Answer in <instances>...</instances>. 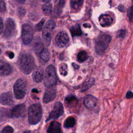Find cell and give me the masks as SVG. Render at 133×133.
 <instances>
[{
    "mask_svg": "<svg viewBox=\"0 0 133 133\" xmlns=\"http://www.w3.org/2000/svg\"><path fill=\"white\" fill-rule=\"evenodd\" d=\"M19 65L21 71L24 74H29L35 66L33 57L30 54H22L19 59Z\"/></svg>",
    "mask_w": 133,
    "mask_h": 133,
    "instance_id": "6da1fadb",
    "label": "cell"
},
{
    "mask_svg": "<svg viewBox=\"0 0 133 133\" xmlns=\"http://www.w3.org/2000/svg\"><path fill=\"white\" fill-rule=\"evenodd\" d=\"M42 108L39 103L31 105L28 109V122L30 125H35L41 119Z\"/></svg>",
    "mask_w": 133,
    "mask_h": 133,
    "instance_id": "7a4b0ae2",
    "label": "cell"
},
{
    "mask_svg": "<svg viewBox=\"0 0 133 133\" xmlns=\"http://www.w3.org/2000/svg\"><path fill=\"white\" fill-rule=\"evenodd\" d=\"M111 40L110 35L101 34L97 38L95 43L96 52L99 55H103L108 47Z\"/></svg>",
    "mask_w": 133,
    "mask_h": 133,
    "instance_id": "3957f363",
    "label": "cell"
},
{
    "mask_svg": "<svg viewBox=\"0 0 133 133\" xmlns=\"http://www.w3.org/2000/svg\"><path fill=\"white\" fill-rule=\"evenodd\" d=\"M57 77L55 68L53 65H49L46 70L44 77V85L48 87H51L57 84Z\"/></svg>",
    "mask_w": 133,
    "mask_h": 133,
    "instance_id": "277c9868",
    "label": "cell"
},
{
    "mask_svg": "<svg viewBox=\"0 0 133 133\" xmlns=\"http://www.w3.org/2000/svg\"><path fill=\"white\" fill-rule=\"evenodd\" d=\"M55 26V22L52 20H49L46 23L43 30V38L47 46L50 44L52 31Z\"/></svg>",
    "mask_w": 133,
    "mask_h": 133,
    "instance_id": "5b68a950",
    "label": "cell"
},
{
    "mask_svg": "<svg viewBox=\"0 0 133 133\" xmlns=\"http://www.w3.org/2000/svg\"><path fill=\"white\" fill-rule=\"evenodd\" d=\"M26 82L22 79H18L14 86V93L16 98L22 99L26 94Z\"/></svg>",
    "mask_w": 133,
    "mask_h": 133,
    "instance_id": "8992f818",
    "label": "cell"
},
{
    "mask_svg": "<svg viewBox=\"0 0 133 133\" xmlns=\"http://www.w3.org/2000/svg\"><path fill=\"white\" fill-rule=\"evenodd\" d=\"M33 31L32 27L27 24H23L22 27V39L24 45L29 44L32 39Z\"/></svg>",
    "mask_w": 133,
    "mask_h": 133,
    "instance_id": "52a82bcc",
    "label": "cell"
},
{
    "mask_svg": "<svg viewBox=\"0 0 133 133\" xmlns=\"http://www.w3.org/2000/svg\"><path fill=\"white\" fill-rule=\"evenodd\" d=\"M16 33V25L14 21L10 18L6 20L5 25L4 36L7 38H11Z\"/></svg>",
    "mask_w": 133,
    "mask_h": 133,
    "instance_id": "ba28073f",
    "label": "cell"
},
{
    "mask_svg": "<svg viewBox=\"0 0 133 133\" xmlns=\"http://www.w3.org/2000/svg\"><path fill=\"white\" fill-rule=\"evenodd\" d=\"M64 112V109L62 104L60 102H57L55 103L52 111L49 113V116L46 120V122L51 120L55 119L61 116Z\"/></svg>",
    "mask_w": 133,
    "mask_h": 133,
    "instance_id": "9c48e42d",
    "label": "cell"
},
{
    "mask_svg": "<svg viewBox=\"0 0 133 133\" xmlns=\"http://www.w3.org/2000/svg\"><path fill=\"white\" fill-rule=\"evenodd\" d=\"M26 108L24 104L15 106L9 111V117L12 118L24 117L25 116Z\"/></svg>",
    "mask_w": 133,
    "mask_h": 133,
    "instance_id": "30bf717a",
    "label": "cell"
},
{
    "mask_svg": "<svg viewBox=\"0 0 133 133\" xmlns=\"http://www.w3.org/2000/svg\"><path fill=\"white\" fill-rule=\"evenodd\" d=\"M69 41L68 34L64 31H61L58 33L56 38L55 42L56 45L60 48L64 47L67 45Z\"/></svg>",
    "mask_w": 133,
    "mask_h": 133,
    "instance_id": "8fae6325",
    "label": "cell"
},
{
    "mask_svg": "<svg viewBox=\"0 0 133 133\" xmlns=\"http://www.w3.org/2000/svg\"><path fill=\"white\" fill-rule=\"evenodd\" d=\"M0 103L5 105H11L14 103L13 97L10 92H6L0 96Z\"/></svg>",
    "mask_w": 133,
    "mask_h": 133,
    "instance_id": "7c38bea8",
    "label": "cell"
},
{
    "mask_svg": "<svg viewBox=\"0 0 133 133\" xmlns=\"http://www.w3.org/2000/svg\"><path fill=\"white\" fill-rule=\"evenodd\" d=\"M56 96V90L54 87H49L46 91L44 98L43 102L45 103L52 101Z\"/></svg>",
    "mask_w": 133,
    "mask_h": 133,
    "instance_id": "4fadbf2b",
    "label": "cell"
},
{
    "mask_svg": "<svg viewBox=\"0 0 133 133\" xmlns=\"http://www.w3.org/2000/svg\"><path fill=\"white\" fill-rule=\"evenodd\" d=\"M97 103V99L94 96L88 95L84 100V104L88 109L94 108Z\"/></svg>",
    "mask_w": 133,
    "mask_h": 133,
    "instance_id": "5bb4252c",
    "label": "cell"
},
{
    "mask_svg": "<svg viewBox=\"0 0 133 133\" xmlns=\"http://www.w3.org/2000/svg\"><path fill=\"white\" fill-rule=\"evenodd\" d=\"M47 133H62V129L61 124L57 121H52L47 130Z\"/></svg>",
    "mask_w": 133,
    "mask_h": 133,
    "instance_id": "9a60e30c",
    "label": "cell"
},
{
    "mask_svg": "<svg viewBox=\"0 0 133 133\" xmlns=\"http://www.w3.org/2000/svg\"><path fill=\"white\" fill-rule=\"evenodd\" d=\"M99 21L100 25L105 27L110 25L113 23V19L109 15L103 14L99 17Z\"/></svg>",
    "mask_w": 133,
    "mask_h": 133,
    "instance_id": "2e32d148",
    "label": "cell"
},
{
    "mask_svg": "<svg viewBox=\"0 0 133 133\" xmlns=\"http://www.w3.org/2000/svg\"><path fill=\"white\" fill-rule=\"evenodd\" d=\"M11 72L10 66L8 63L0 60V75H8Z\"/></svg>",
    "mask_w": 133,
    "mask_h": 133,
    "instance_id": "e0dca14e",
    "label": "cell"
},
{
    "mask_svg": "<svg viewBox=\"0 0 133 133\" xmlns=\"http://www.w3.org/2000/svg\"><path fill=\"white\" fill-rule=\"evenodd\" d=\"M44 77V73L42 69L37 68L33 73L32 77L33 80L36 82H40L42 81Z\"/></svg>",
    "mask_w": 133,
    "mask_h": 133,
    "instance_id": "ac0fdd59",
    "label": "cell"
},
{
    "mask_svg": "<svg viewBox=\"0 0 133 133\" xmlns=\"http://www.w3.org/2000/svg\"><path fill=\"white\" fill-rule=\"evenodd\" d=\"M95 83V79L93 78H89L88 79H86L84 83L82 84L81 90L82 91L87 90L88 89L90 88Z\"/></svg>",
    "mask_w": 133,
    "mask_h": 133,
    "instance_id": "d6986e66",
    "label": "cell"
},
{
    "mask_svg": "<svg viewBox=\"0 0 133 133\" xmlns=\"http://www.w3.org/2000/svg\"><path fill=\"white\" fill-rule=\"evenodd\" d=\"M76 123L75 118L73 116H69L65 120L63 126L66 128H70L73 127Z\"/></svg>",
    "mask_w": 133,
    "mask_h": 133,
    "instance_id": "ffe728a7",
    "label": "cell"
},
{
    "mask_svg": "<svg viewBox=\"0 0 133 133\" xmlns=\"http://www.w3.org/2000/svg\"><path fill=\"white\" fill-rule=\"evenodd\" d=\"M70 32L73 37L75 36H79L82 34L80 26L78 24H76L70 28Z\"/></svg>",
    "mask_w": 133,
    "mask_h": 133,
    "instance_id": "44dd1931",
    "label": "cell"
},
{
    "mask_svg": "<svg viewBox=\"0 0 133 133\" xmlns=\"http://www.w3.org/2000/svg\"><path fill=\"white\" fill-rule=\"evenodd\" d=\"M65 101L66 104L71 107H73L77 103V99L74 96H68L65 98Z\"/></svg>",
    "mask_w": 133,
    "mask_h": 133,
    "instance_id": "7402d4cb",
    "label": "cell"
},
{
    "mask_svg": "<svg viewBox=\"0 0 133 133\" xmlns=\"http://www.w3.org/2000/svg\"><path fill=\"white\" fill-rule=\"evenodd\" d=\"M37 40L35 41L34 44V50L36 53L40 54V52L44 49V45L40 38H37Z\"/></svg>",
    "mask_w": 133,
    "mask_h": 133,
    "instance_id": "603a6c76",
    "label": "cell"
},
{
    "mask_svg": "<svg viewBox=\"0 0 133 133\" xmlns=\"http://www.w3.org/2000/svg\"><path fill=\"white\" fill-rule=\"evenodd\" d=\"M42 9L46 15H49L52 12V5L49 3H46L42 6Z\"/></svg>",
    "mask_w": 133,
    "mask_h": 133,
    "instance_id": "cb8c5ba5",
    "label": "cell"
},
{
    "mask_svg": "<svg viewBox=\"0 0 133 133\" xmlns=\"http://www.w3.org/2000/svg\"><path fill=\"white\" fill-rule=\"evenodd\" d=\"M88 54L86 51H84V50H82L79 52L77 56V60L79 62H83L85 61L88 59Z\"/></svg>",
    "mask_w": 133,
    "mask_h": 133,
    "instance_id": "d4e9b609",
    "label": "cell"
},
{
    "mask_svg": "<svg viewBox=\"0 0 133 133\" xmlns=\"http://www.w3.org/2000/svg\"><path fill=\"white\" fill-rule=\"evenodd\" d=\"M39 56L41 59L45 62L48 61L50 58V54L48 50L47 49H44L40 52Z\"/></svg>",
    "mask_w": 133,
    "mask_h": 133,
    "instance_id": "484cf974",
    "label": "cell"
},
{
    "mask_svg": "<svg viewBox=\"0 0 133 133\" xmlns=\"http://www.w3.org/2000/svg\"><path fill=\"white\" fill-rule=\"evenodd\" d=\"M83 1H71V6L72 9L77 10L80 9L83 5Z\"/></svg>",
    "mask_w": 133,
    "mask_h": 133,
    "instance_id": "4316f807",
    "label": "cell"
},
{
    "mask_svg": "<svg viewBox=\"0 0 133 133\" xmlns=\"http://www.w3.org/2000/svg\"><path fill=\"white\" fill-rule=\"evenodd\" d=\"M7 117H9V111L6 109H1L0 110V118L1 121L4 120Z\"/></svg>",
    "mask_w": 133,
    "mask_h": 133,
    "instance_id": "83f0119b",
    "label": "cell"
},
{
    "mask_svg": "<svg viewBox=\"0 0 133 133\" xmlns=\"http://www.w3.org/2000/svg\"><path fill=\"white\" fill-rule=\"evenodd\" d=\"M59 71L61 75L66 76L68 74V66L65 63H61L59 66Z\"/></svg>",
    "mask_w": 133,
    "mask_h": 133,
    "instance_id": "f1b7e54d",
    "label": "cell"
},
{
    "mask_svg": "<svg viewBox=\"0 0 133 133\" xmlns=\"http://www.w3.org/2000/svg\"><path fill=\"white\" fill-rule=\"evenodd\" d=\"M64 1H60L59 2V3L57 6V8H56L57 13H60L61 12L62 8L64 6Z\"/></svg>",
    "mask_w": 133,
    "mask_h": 133,
    "instance_id": "f546056e",
    "label": "cell"
},
{
    "mask_svg": "<svg viewBox=\"0 0 133 133\" xmlns=\"http://www.w3.org/2000/svg\"><path fill=\"white\" fill-rule=\"evenodd\" d=\"M13 132L14 129L11 126H6L3 129L1 133H13Z\"/></svg>",
    "mask_w": 133,
    "mask_h": 133,
    "instance_id": "4dcf8cb0",
    "label": "cell"
},
{
    "mask_svg": "<svg viewBox=\"0 0 133 133\" xmlns=\"http://www.w3.org/2000/svg\"><path fill=\"white\" fill-rule=\"evenodd\" d=\"M44 22H45V19H43L38 24H36V29L38 31H41V30L42 29V28L43 26V25L44 24Z\"/></svg>",
    "mask_w": 133,
    "mask_h": 133,
    "instance_id": "1f68e13d",
    "label": "cell"
},
{
    "mask_svg": "<svg viewBox=\"0 0 133 133\" xmlns=\"http://www.w3.org/2000/svg\"><path fill=\"white\" fill-rule=\"evenodd\" d=\"M126 34V31L125 30H120L117 34V37L118 38H123L124 37Z\"/></svg>",
    "mask_w": 133,
    "mask_h": 133,
    "instance_id": "d6a6232c",
    "label": "cell"
},
{
    "mask_svg": "<svg viewBox=\"0 0 133 133\" xmlns=\"http://www.w3.org/2000/svg\"><path fill=\"white\" fill-rule=\"evenodd\" d=\"M6 9V4L4 1H0V11L4 12Z\"/></svg>",
    "mask_w": 133,
    "mask_h": 133,
    "instance_id": "836d02e7",
    "label": "cell"
},
{
    "mask_svg": "<svg viewBox=\"0 0 133 133\" xmlns=\"http://www.w3.org/2000/svg\"><path fill=\"white\" fill-rule=\"evenodd\" d=\"M128 16L129 17V18L130 20H132L133 18V6L130 7L129 10H128Z\"/></svg>",
    "mask_w": 133,
    "mask_h": 133,
    "instance_id": "e575fe53",
    "label": "cell"
},
{
    "mask_svg": "<svg viewBox=\"0 0 133 133\" xmlns=\"http://www.w3.org/2000/svg\"><path fill=\"white\" fill-rule=\"evenodd\" d=\"M132 97H133V93L130 91H128L126 94V98L128 99H130Z\"/></svg>",
    "mask_w": 133,
    "mask_h": 133,
    "instance_id": "d590c367",
    "label": "cell"
},
{
    "mask_svg": "<svg viewBox=\"0 0 133 133\" xmlns=\"http://www.w3.org/2000/svg\"><path fill=\"white\" fill-rule=\"evenodd\" d=\"M3 20L2 19H1V18H0V35L3 31Z\"/></svg>",
    "mask_w": 133,
    "mask_h": 133,
    "instance_id": "8d00e7d4",
    "label": "cell"
},
{
    "mask_svg": "<svg viewBox=\"0 0 133 133\" xmlns=\"http://www.w3.org/2000/svg\"><path fill=\"white\" fill-rule=\"evenodd\" d=\"M118 9L119 11H123L124 12L125 11V8L123 6V5H119L118 7Z\"/></svg>",
    "mask_w": 133,
    "mask_h": 133,
    "instance_id": "74e56055",
    "label": "cell"
},
{
    "mask_svg": "<svg viewBox=\"0 0 133 133\" xmlns=\"http://www.w3.org/2000/svg\"><path fill=\"white\" fill-rule=\"evenodd\" d=\"M7 53L8 54V57H9L10 59H12V58H14V54L13 52L9 51V52H7Z\"/></svg>",
    "mask_w": 133,
    "mask_h": 133,
    "instance_id": "f35d334b",
    "label": "cell"
},
{
    "mask_svg": "<svg viewBox=\"0 0 133 133\" xmlns=\"http://www.w3.org/2000/svg\"><path fill=\"white\" fill-rule=\"evenodd\" d=\"M72 65H73V68H74V69H75V70H77V69H79V65H77V64H76L75 63H72Z\"/></svg>",
    "mask_w": 133,
    "mask_h": 133,
    "instance_id": "ab89813d",
    "label": "cell"
},
{
    "mask_svg": "<svg viewBox=\"0 0 133 133\" xmlns=\"http://www.w3.org/2000/svg\"><path fill=\"white\" fill-rule=\"evenodd\" d=\"M83 26L85 27V28H90L91 25L89 23H84V24H83Z\"/></svg>",
    "mask_w": 133,
    "mask_h": 133,
    "instance_id": "60d3db41",
    "label": "cell"
},
{
    "mask_svg": "<svg viewBox=\"0 0 133 133\" xmlns=\"http://www.w3.org/2000/svg\"><path fill=\"white\" fill-rule=\"evenodd\" d=\"M30 130H27V131H25L23 132V133H30Z\"/></svg>",
    "mask_w": 133,
    "mask_h": 133,
    "instance_id": "b9f144b4",
    "label": "cell"
},
{
    "mask_svg": "<svg viewBox=\"0 0 133 133\" xmlns=\"http://www.w3.org/2000/svg\"><path fill=\"white\" fill-rule=\"evenodd\" d=\"M1 49H0V54H1Z\"/></svg>",
    "mask_w": 133,
    "mask_h": 133,
    "instance_id": "7bdbcfd3",
    "label": "cell"
}]
</instances>
